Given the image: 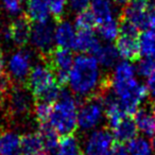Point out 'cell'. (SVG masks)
<instances>
[{
	"instance_id": "45",
	"label": "cell",
	"mask_w": 155,
	"mask_h": 155,
	"mask_svg": "<svg viewBox=\"0 0 155 155\" xmlns=\"http://www.w3.org/2000/svg\"><path fill=\"white\" fill-rule=\"evenodd\" d=\"M149 2H152V3H155V0H148Z\"/></svg>"
},
{
	"instance_id": "28",
	"label": "cell",
	"mask_w": 155,
	"mask_h": 155,
	"mask_svg": "<svg viewBox=\"0 0 155 155\" xmlns=\"http://www.w3.org/2000/svg\"><path fill=\"white\" fill-rule=\"evenodd\" d=\"M136 67H134L129 61H122L119 62L115 66L114 72L110 75V79L113 81H121L132 79L135 75Z\"/></svg>"
},
{
	"instance_id": "7",
	"label": "cell",
	"mask_w": 155,
	"mask_h": 155,
	"mask_svg": "<svg viewBox=\"0 0 155 155\" xmlns=\"http://www.w3.org/2000/svg\"><path fill=\"white\" fill-rule=\"evenodd\" d=\"M55 26L51 21L35 24L31 30L30 41L36 51L47 58L53 50Z\"/></svg>"
},
{
	"instance_id": "37",
	"label": "cell",
	"mask_w": 155,
	"mask_h": 155,
	"mask_svg": "<svg viewBox=\"0 0 155 155\" xmlns=\"http://www.w3.org/2000/svg\"><path fill=\"white\" fill-rule=\"evenodd\" d=\"M108 155H130V153L124 144L120 143V142H116V143H114Z\"/></svg>"
},
{
	"instance_id": "17",
	"label": "cell",
	"mask_w": 155,
	"mask_h": 155,
	"mask_svg": "<svg viewBox=\"0 0 155 155\" xmlns=\"http://www.w3.org/2000/svg\"><path fill=\"white\" fill-rule=\"evenodd\" d=\"M115 7L112 0H91V11L95 15L98 25L117 19Z\"/></svg>"
},
{
	"instance_id": "8",
	"label": "cell",
	"mask_w": 155,
	"mask_h": 155,
	"mask_svg": "<svg viewBox=\"0 0 155 155\" xmlns=\"http://www.w3.org/2000/svg\"><path fill=\"white\" fill-rule=\"evenodd\" d=\"M114 146V135L107 127L93 131L85 141L86 155H108Z\"/></svg>"
},
{
	"instance_id": "34",
	"label": "cell",
	"mask_w": 155,
	"mask_h": 155,
	"mask_svg": "<svg viewBox=\"0 0 155 155\" xmlns=\"http://www.w3.org/2000/svg\"><path fill=\"white\" fill-rule=\"evenodd\" d=\"M119 25H120V35L138 38V36H139V29L137 27H135L133 24L127 21V20L121 19V18L119 19Z\"/></svg>"
},
{
	"instance_id": "24",
	"label": "cell",
	"mask_w": 155,
	"mask_h": 155,
	"mask_svg": "<svg viewBox=\"0 0 155 155\" xmlns=\"http://www.w3.org/2000/svg\"><path fill=\"white\" fill-rule=\"evenodd\" d=\"M58 155H82L80 142L73 134L60 138Z\"/></svg>"
},
{
	"instance_id": "31",
	"label": "cell",
	"mask_w": 155,
	"mask_h": 155,
	"mask_svg": "<svg viewBox=\"0 0 155 155\" xmlns=\"http://www.w3.org/2000/svg\"><path fill=\"white\" fill-rule=\"evenodd\" d=\"M138 74L148 79L155 73V62L152 58H144L138 62L136 66Z\"/></svg>"
},
{
	"instance_id": "16",
	"label": "cell",
	"mask_w": 155,
	"mask_h": 155,
	"mask_svg": "<svg viewBox=\"0 0 155 155\" xmlns=\"http://www.w3.org/2000/svg\"><path fill=\"white\" fill-rule=\"evenodd\" d=\"M26 14L27 18L35 24L49 21L51 12L48 0H28Z\"/></svg>"
},
{
	"instance_id": "26",
	"label": "cell",
	"mask_w": 155,
	"mask_h": 155,
	"mask_svg": "<svg viewBox=\"0 0 155 155\" xmlns=\"http://www.w3.org/2000/svg\"><path fill=\"white\" fill-rule=\"evenodd\" d=\"M127 151L130 155H153L151 142L147 138L137 136L127 142Z\"/></svg>"
},
{
	"instance_id": "30",
	"label": "cell",
	"mask_w": 155,
	"mask_h": 155,
	"mask_svg": "<svg viewBox=\"0 0 155 155\" xmlns=\"http://www.w3.org/2000/svg\"><path fill=\"white\" fill-rule=\"evenodd\" d=\"M52 110H53V104L46 103V102L36 101L34 105V114L36 120L39 124L49 122V119L51 117Z\"/></svg>"
},
{
	"instance_id": "32",
	"label": "cell",
	"mask_w": 155,
	"mask_h": 155,
	"mask_svg": "<svg viewBox=\"0 0 155 155\" xmlns=\"http://www.w3.org/2000/svg\"><path fill=\"white\" fill-rule=\"evenodd\" d=\"M1 5H2V9L5 10V12L10 16L19 17L22 12L21 1L19 0H2Z\"/></svg>"
},
{
	"instance_id": "9",
	"label": "cell",
	"mask_w": 155,
	"mask_h": 155,
	"mask_svg": "<svg viewBox=\"0 0 155 155\" xmlns=\"http://www.w3.org/2000/svg\"><path fill=\"white\" fill-rule=\"evenodd\" d=\"M33 54L30 50L20 49L15 51L10 56L8 68H9V77L13 80L17 81V83L24 82L28 79L32 66Z\"/></svg>"
},
{
	"instance_id": "3",
	"label": "cell",
	"mask_w": 155,
	"mask_h": 155,
	"mask_svg": "<svg viewBox=\"0 0 155 155\" xmlns=\"http://www.w3.org/2000/svg\"><path fill=\"white\" fill-rule=\"evenodd\" d=\"M110 87L120 100L127 117L134 116L139 110L141 102L149 96L146 85H142L135 78L121 81H113L110 79Z\"/></svg>"
},
{
	"instance_id": "22",
	"label": "cell",
	"mask_w": 155,
	"mask_h": 155,
	"mask_svg": "<svg viewBox=\"0 0 155 155\" xmlns=\"http://www.w3.org/2000/svg\"><path fill=\"white\" fill-rule=\"evenodd\" d=\"M94 56L97 58L99 65L105 68H112L113 66L118 64V58L120 55H119L116 46L106 44L103 46L101 45V47L94 54Z\"/></svg>"
},
{
	"instance_id": "15",
	"label": "cell",
	"mask_w": 155,
	"mask_h": 155,
	"mask_svg": "<svg viewBox=\"0 0 155 155\" xmlns=\"http://www.w3.org/2000/svg\"><path fill=\"white\" fill-rule=\"evenodd\" d=\"M116 48L119 55L124 58V61L135 62L139 60L140 49L138 38L119 35V37L116 39Z\"/></svg>"
},
{
	"instance_id": "4",
	"label": "cell",
	"mask_w": 155,
	"mask_h": 155,
	"mask_svg": "<svg viewBox=\"0 0 155 155\" xmlns=\"http://www.w3.org/2000/svg\"><path fill=\"white\" fill-rule=\"evenodd\" d=\"M105 113L103 97L101 94H96L80 103L78 114V127L82 131H89L96 127L103 118Z\"/></svg>"
},
{
	"instance_id": "20",
	"label": "cell",
	"mask_w": 155,
	"mask_h": 155,
	"mask_svg": "<svg viewBox=\"0 0 155 155\" xmlns=\"http://www.w3.org/2000/svg\"><path fill=\"white\" fill-rule=\"evenodd\" d=\"M21 138L11 131L0 132V155H18Z\"/></svg>"
},
{
	"instance_id": "41",
	"label": "cell",
	"mask_w": 155,
	"mask_h": 155,
	"mask_svg": "<svg viewBox=\"0 0 155 155\" xmlns=\"http://www.w3.org/2000/svg\"><path fill=\"white\" fill-rule=\"evenodd\" d=\"M3 70H5V61H3V56H2V53H1V50H0V75L5 74V73H3Z\"/></svg>"
},
{
	"instance_id": "40",
	"label": "cell",
	"mask_w": 155,
	"mask_h": 155,
	"mask_svg": "<svg viewBox=\"0 0 155 155\" xmlns=\"http://www.w3.org/2000/svg\"><path fill=\"white\" fill-rule=\"evenodd\" d=\"M113 2H114V5H116V7H123L124 8L125 5H127V3L131 1V0H112Z\"/></svg>"
},
{
	"instance_id": "21",
	"label": "cell",
	"mask_w": 155,
	"mask_h": 155,
	"mask_svg": "<svg viewBox=\"0 0 155 155\" xmlns=\"http://www.w3.org/2000/svg\"><path fill=\"white\" fill-rule=\"evenodd\" d=\"M38 134L41 135V140H43L44 151L48 155H56L58 151L60 138H58V134L55 132V130L49 123H44L39 127Z\"/></svg>"
},
{
	"instance_id": "23",
	"label": "cell",
	"mask_w": 155,
	"mask_h": 155,
	"mask_svg": "<svg viewBox=\"0 0 155 155\" xmlns=\"http://www.w3.org/2000/svg\"><path fill=\"white\" fill-rule=\"evenodd\" d=\"M20 150L24 155L44 151V143L41 135L38 133H30L22 136L21 142H20Z\"/></svg>"
},
{
	"instance_id": "19",
	"label": "cell",
	"mask_w": 155,
	"mask_h": 155,
	"mask_svg": "<svg viewBox=\"0 0 155 155\" xmlns=\"http://www.w3.org/2000/svg\"><path fill=\"white\" fill-rule=\"evenodd\" d=\"M138 131L148 137L155 136V116L147 108H139L134 115Z\"/></svg>"
},
{
	"instance_id": "6",
	"label": "cell",
	"mask_w": 155,
	"mask_h": 155,
	"mask_svg": "<svg viewBox=\"0 0 155 155\" xmlns=\"http://www.w3.org/2000/svg\"><path fill=\"white\" fill-rule=\"evenodd\" d=\"M47 61L53 69L58 85L65 87L69 82V73L74 61L73 53L70 49L58 47L47 56Z\"/></svg>"
},
{
	"instance_id": "44",
	"label": "cell",
	"mask_w": 155,
	"mask_h": 155,
	"mask_svg": "<svg viewBox=\"0 0 155 155\" xmlns=\"http://www.w3.org/2000/svg\"><path fill=\"white\" fill-rule=\"evenodd\" d=\"M26 155H48L45 151H41V152H37V153H32V154H26Z\"/></svg>"
},
{
	"instance_id": "43",
	"label": "cell",
	"mask_w": 155,
	"mask_h": 155,
	"mask_svg": "<svg viewBox=\"0 0 155 155\" xmlns=\"http://www.w3.org/2000/svg\"><path fill=\"white\" fill-rule=\"evenodd\" d=\"M151 112H152V114L155 116V101H153L152 103H151Z\"/></svg>"
},
{
	"instance_id": "10",
	"label": "cell",
	"mask_w": 155,
	"mask_h": 155,
	"mask_svg": "<svg viewBox=\"0 0 155 155\" xmlns=\"http://www.w3.org/2000/svg\"><path fill=\"white\" fill-rule=\"evenodd\" d=\"M149 1L148 0H131L122 10L121 19L133 24L139 30L149 29Z\"/></svg>"
},
{
	"instance_id": "39",
	"label": "cell",
	"mask_w": 155,
	"mask_h": 155,
	"mask_svg": "<svg viewBox=\"0 0 155 155\" xmlns=\"http://www.w3.org/2000/svg\"><path fill=\"white\" fill-rule=\"evenodd\" d=\"M149 17V29H155V3L150 5L148 11Z\"/></svg>"
},
{
	"instance_id": "2",
	"label": "cell",
	"mask_w": 155,
	"mask_h": 155,
	"mask_svg": "<svg viewBox=\"0 0 155 155\" xmlns=\"http://www.w3.org/2000/svg\"><path fill=\"white\" fill-rule=\"evenodd\" d=\"M80 103L71 91L63 87L58 100L53 104L49 124L63 136L72 135L78 127V114Z\"/></svg>"
},
{
	"instance_id": "33",
	"label": "cell",
	"mask_w": 155,
	"mask_h": 155,
	"mask_svg": "<svg viewBox=\"0 0 155 155\" xmlns=\"http://www.w3.org/2000/svg\"><path fill=\"white\" fill-rule=\"evenodd\" d=\"M68 1L69 0H48L51 15H53L56 19H61L65 14Z\"/></svg>"
},
{
	"instance_id": "1",
	"label": "cell",
	"mask_w": 155,
	"mask_h": 155,
	"mask_svg": "<svg viewBox=\"0 0 155 155\" xmlns=\"http://www.w3.org/2000/svg\"><path fill=\"white\" fill-rule=\"evenodd\" d=\"M104 78H101L99 63L91 54H79L74 58L69 73V87L74 96L87 99L100 93Z\"/></svg>"
},
{
	"instance_id": "5",
	"label": "cell",
	"mask_w": 155,
	"mask_h": 155,
	"mask_svg": "<svg viewBox=\"0 0 155 155\" xmlns=\"http://www.w3.org/2000/svg\"><path fill=\"white\" fill-rule=\"evenodd\" d=\"M55 84H58L55 74L47 60L33 66L27 79V87L32 93L35 100Z\"/></svg>"
},
{
	"instance_id": "14",
	"label": "cell",
	"mask_w": 155,
	"mask_h": 155,
	"mask_svg": "<svg viewBox=\"0 0 155 155\" xmlns=\"http://www.w3.org/2000/svg\"><path fill=\"white\" fill-rule=\"evenodd\" d=\"M31 27L30 20L27 18V16H19L17 17L11 25H10V31H11L12 43L17 45L18 47L25 46L29 41L31 36Z\"/></svg>"
},
{
	"instance_id": "12",
	"label": "cell",
	"mask_w": 155,
	"mask_h": 155,
	"mask_svg": "<svg viewBox=\"0 0 155 155\" xmlns=\"http://www.w3.org/2000/svg\"><path fill=\"white\" fill-rule=\"evenodd\" d=\"M75 38H77V32L74 25L67 19L58 20L54 31V39L58 47L73 49Z\"/></svg>"
},
{
	"instance_id": "18",
	"label": "cell",
	"mask_w": 155,
	"mask_h": 155,
	"mask_svg": "<svg viewBox=\"0 0 155 155\" xmlns=\"http://www.w3.org/2000/svg\"><path fill=\"white\" fill-rule=\"evenodd\" d=\"M112 133L117 142L123 143V142L131 141L132 139L137 137L138 129L134 119H132L131 117H127L112 130Z\"/></svg>"
},
{
	"instance_id": "46",
	"label": "cell",
	"mask_w": 155,
	"mask_h": 155,
	"mask_svg": "<svg viewBox=\"0 0 155 155\" xmlns=\"http://www.w3.org/2000/svg\"><path fill=\"white\" fill-rule=\"evenodd\" d=\"M19 1H22V0H19Z\"/></svg>"
},
{
	"instance_id": "36",
	"label": "cell",
	"mask_w": 155,
	"mask_h": 155,
	"mask_svg": "<svg viewBox=\"0 0 155 155\" xmlns=\"http://www.w3.org/2000/svg\"><path fill=\"white\" fill-rule=\"evenodd\" d=\"M11 86V78L5 74L0 75V104L2 103L3 99L5 98V95L9 93Z\"/></svg>"
},
{
	"instance_id": "27",
	"label": "cell",
	"mask_w": 155,
	"mask_h": 155,
	"mask_svg": "<svg viewBox=\"0 0 155 155\" xmlns=\"http://www.w3.org/2000/svg\"><path fill=\"white\" fill-rule=\"evenodd\" d=\"M98 34L102 39L106 41H116L120 35V25L118 19L105 22L98 26Z\"/></svg>"
},
{
	"instance_id": "29",
	"label": "cell",
	"mask_w": 155,
	"mask_h": 155,
	"mask_svg": "<svg viewBox=\"0 0 155 155\" xmlns=\"http://www.w3.org/2000/svg\"><path fill=\"white\" fill-rule=\"evenodd\" d=\"M97 25V19L91 10L80 12L74 17V27L79 30H93Z\"/></svg>"
},
{
	"instance_id": "13",
	"label": "cell",
	"mask_w": 155,
	"mask_h": 155,
	"mask_svg": "<svg viewBox=\"0 0 155 155\" xmlns=\"http://www.w3.org/2000/svg\"><path fill=\"white\" fill-rule=\"evenodd\" d=\"M100 47V41L93 30H80L77 33L73 49L81 54H95Z\"/></svg>"
},
{
	"instance_id": "25",
	"label": "cell",
	"mask_w": 155,
	"mask_h": 155,
	"mask_svg": "<svg viewBox=\"0 0 155 155\" xmlns=\"http://www.w3.org/2000/svg\"><path fill=\"white\" fill-rule=\"evenodd\" d=\"M140 55L149 58L155 54V29L144 30L138 38Z\"/></svg>"
},
{
	"instance_id": "42",
	"label": "cell",
	"mask_w": 155,
	"mask_h": 155,
	"mask_svg": "<svg viewBox=\"0 0 155 155\" xmlns=\"http://www.w3.org/2000/svg\"><path fill=\"white\" fill-rule=\"evenodd\" d=\"M151 146H152V149L155 153V136H153L152 139H151Z\"/></svg>"
},
{
	"instance_id": "11",
	"label": "cell",
	"mask_w": 155,
	"mask_h": 155,
	"mask_svg": "<svg viewBox=\"0 0 155 155\" xmlns=\"http://www.w3.org/2000/svg\"><path fill=\"white\" fill-rule=\"evenodd\" d=\"M28 91L20 84H12L9 91V110L14 116H24L31 110L32 100Z\"/></svg>"
},
{
	"instance_id": "35",
	"label": "cell",
	"mask_w": 155,
	"mask_h": 155,
	"mask_svg": "<svg viewBox=\"0 0 155 155\" xmlns=\"http://www.w3.org/2000/svg\"><path fill=\"white\" fill-rule=\"evenodd\" d=\"M91 0H69L68 7L71 12L78 14L88 9V7H91Z\"/></svg>"
},
{
	"instance_id": "38",
	"label": "cell",
	"mask_w": 155,
	"mask_h": 155,
	"mask_svg": "<svg viewBox=\"0 0 155 155\" xmlns=\"http://www.w3.org/2000/svg\"><path fill=\"white\" fill-rule=\"evenodd\" d=\"M146 86L147 89H148L149 96L151 97V99L155 101V73L147 79Z\"/></svg>"
}]
</instances>
